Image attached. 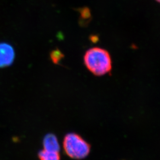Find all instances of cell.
<instances>
[{
    "label": "cell",
    "mask_w": 160,
    "mask_h": 160,
    "mask_svg": "<svg viewBox=\"0 0 160 160\" xmlns=\"http://www.w3.org/2000/svg\"><path fill=\"white\" fill-rule=\"evenodd\" d=\"M80 22H82L81 24H87L91 19V13L88 8H83L80 10Z\"/></svg>",
    "instance_id": "obj_7"
},
{
    "label": "cell",
    "mask_w": 160,
    "mask_h": 160,
    "mask_svg": "<svg viewBox=\"0 0 160 160\" xmlns=\"http://www.w3.org/2000/svg\"><path fill=\"white\" fill-rule=\"evenodd\" d=\"M43 149L49 151H60V145L58 138L53 133H48L43 139Z\"/></svg>",
    "instance_id": "obj_4"
},
{
    "label": "cell",
    "mask_w": 160,
    "mask_h": 160,
    "mask_svg": "<svg viewBox=\"0 0 160 160\" xmlns=\"http://www.w3.org/2000/svg\"><path fill=\"white\" fill-rule=\"evenodd\" d=\"M84 62L93 74L102 76L110 72L112 59L109 52L100 48H92L86 52Z\"/></svg>",
    "instance_id": "obj_1"
},
{
    "label": "cell",
    "mask_w": 160,
    "mask_h": 160,
    "mask_svg": "<svg viewBox=\"0 0 160 160\" xmlns=\"http://www.w3.org/2000/svg\"><path fill=\"white\" fill-rule=\"evenodd\" d=\"M16 57V53L10 44L0 43V68H6L12 65Z\"/></svg>",
    "instance_id": "obj_3"
},
{
    "label": "cell",
    "mask_w": 160,
    "mask_h": 160,
    "mask_svg": "<svg viewBox=\"0 0 160 160\" xmlns=\"http://www.w3.org/2000/svg\"><path fill=\"white\" fill-rule=\"evenodd\" d=\"M156 1H158V2H160V0H156Z\"/></svg>",
    "instance_id": "obj_8"
},
{
    "label": "cell",
    "mask_w": 160,
    "mask_h": 160,
    "mask_svg": "<svg viewBox=\"0 0 160 160\" xmlns=\"http://www.w3.org/2000/svg\"><path fill=\"white\" fill-rule=\"evenodd\" d=\"M63 150L69 158L82 160L88 157L91 151V145L76 133H68L63 140Z\"/></svg>",
    "instance_id": "obj_2"
},
{
    "label": "cell",
    "mask_w": 160,
    "mask_h": 160,
    "mask_svg": "<svg viewBox=\"0 0 160 160\" xmlns=\"http://www.w3.org/2000/svg\"><path fill=\"white\" fill-rule=\"evenodd\" d=\"M38 158L39 160H61V155L59 152L42 149L38 153Z\"/></svg>",
    "instance_id": "obj_5"
},
{
    "label": "cell",
    "mask_w": 160,
    "mask_h": 160,
    "mask_svg": "<svg viewBox=\"0 0 160 160\" xmlns=\"http://www.w3.org/2000/svg\"><path fill=\"white\" fill-rule=\"evenodd\" d=\"M50 58L52 62L55 64H59L64 58V54L59 49H55L50 53Z\"/></svg>",
    "instance_id": "obj_6"
}]
</instances>
